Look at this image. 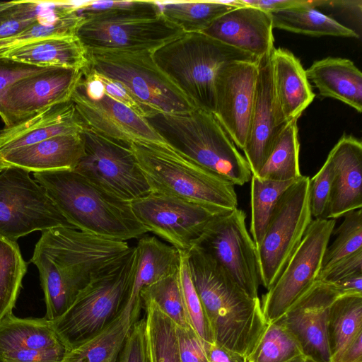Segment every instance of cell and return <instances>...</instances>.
Wrapping results in <instances>:
<instances>
[{"label": "cell", "instance_id": "1", "mask_svg": "<svg viewBox=\"0 0 362 362\" xmlns=\"http://www.w3.org/2000/svg\"><path fill=\"white\" fill-rule=\"evenodd\" d=\"M132 247L126 241L74 227L42 232L30 262L39 272L46 305L44 317L54 321L62 316L95 276L124 258Z\"/></svg>", "mask_w": 362, "mask_h": 362}, {"label": "cell", "instance_id": "2", "mask_svg": "<svg viewBox=\"0 0 362 362\" xmlns=\"http://www.w3.org/2000/svg\"><path fill=\"white\" fill-rule=\"evenodd\" d=\"M185 254L215 342L248 357L268 325L260 299L250 297L204 252L192 247Z\"/></svg>", "mask_w": 362, "mask_h": 362}, {"label": "cell", "instance_id": "3", "mask_svg": "<svg viewBox=\"0 0 362 362\" xmlns=\"http://www.w3.org/2000/svg\"><path fill=\"white\" fill-rule=\"evenodd\" d=\"M66 221L73 227L108 239L126 241L148 233L122 200L74 170L34 173Z\"/></svg>", "mask_w": 362, "mask_h": 362}, {"label": "cell", "instance_id": "4", "mask_svg": "<svg viewBox=\"0 0 362 362\" xmlns=\"http://www.w3.org/2000/svg\"><path fill=\"white\" fill-rule=\"evenodd\" d=\"M144 119L163 140L202 168L243 186L251 180L249 165L211 112L196 108Z\"/></svg>", "mask_w": 362, "mask_h": 362}, {"label": "cell", "instance_id": "5", "mask_svg": "<svg viewBox=\"0 0 362 362\" xmlns=\"http://www.w3.org/2000/svg\"><path fill=\"white\" fill-rule=\"evenodd\" d=\"M151 192L170 195L228 213L238 208L234 185L165 144L130 143Z\"/></svg>", "mask_w": 362, "mask_h": 362}, {"label": "cell", "instance_id": "6", "mask_svg": "<svg viewBox=\"0 0 362 362\" xmlns=\"http://www.w3.org/2000/svg\"><path fill=\"white\" fill-rule=\"evenodd\" d=\"M152 57L196 108L212 114L220 68L232 62L258 60L202 33H183L154 50Z\"/></svg>", "mask_w": 362, "mask_h": 362}, {"label": "cell", "instance_id": "7", "mask_svg": "<svg viewBox=\"0 0 362 362\" xmlns=\"http://www.w3.org/2000/svg\"><path fill=\"white\" fill-rule=\"evenodd\" d=\"M136 263V250L95 276L69 308L52 321L62 342L70 350L110 325L125 308Z\"/></svg>", "mask_w": 362, "mask_h": 362}, {"label": "cell", "instance_id": "8", "mask_svg": "<svg viewBox=\"0 0 362 362\" xmlns=\"http://www.w3.org/2000/svg\"><path fill=\"white\" fill-rule=\"evenodd\" d=\"M89 66L119 82L146 114H181L196 109L158 66L152 52H88Z\"/></svg>", "mask_w": 362, "mask_h": 362}, {"label": "cell", "instance_id": "9", "mask_svg": "<svg viewBox=\"0 0 362 362\" xmlns=\"http://www.w3.org/2000/svg\"><path fill=\"white\" fill-rule=\"evenodd\" d=\"M310 177L302 175L279 199L257 249L261 284L269 290L300 243L313 221Z\"/></svg>", "mask_w": 362, "mask_h": 362}, {"label": "cell", "instance_id": "10", "mask_svg": "<svg viewBox=\"0 0 362 362\" xmlns=\"http://www.w3.org/2000/svg\"><path fill=\"white\" fill-rule=\"evenodd\" d=\"M84 154L74 170L95 185L127 202L151 192L130 144L84 126Z\"/></svg>", "mask_w": 362, "mask_h": 362}, {"label": "cell", "instance_id": "11", "mask_svg": "<svg viewBox=\"0 0 362 362\" xmlns=\"http://www.w3.org/2000/svg\"><path fill=\"white\" fill-rule=\"evenodd\" d=\"M71 226L45 189L20 168L0 172V235L16 241L34 231Z\"/></svg>", "mask_w": 362, "mask_h": 362}, {"label": "cell", "instance_id": "12", "mask_svg": "<svg viewBox=\"0 0 362 362\" xmlns=\"http://www.w3.org/2000/svg\"><path fill=\"white\" fill-rule=\"evenodd\" d=\"M245 219V213L238 208L216 216L192 247L214 259L250 297L259 298L257 249Z\"/></svg>", "mask_w": 362, "mask_h": 362}, {"label": "cell", "instance_id": "13", "mask_svg": "<svg viewBox=\"0 0 362 362\" xmlns=\"http://www.w3.org/2000/svg\"><path fill=\"white\" fill-rule=\"evenodd\" d=\"M71 100L84 126L107 136L129 144L165 143L144 117L104 91L89 66L82 71Z\"/></svg>", "mask_w": 362, "mask_h": 362}, {"label": "cell", "instance_id": "14", "mask_svg": "<svg viewBox=\"0 0 362 362\" xmlns=\"http://www.w3.org/2000/svg\"><path fill=\"white\" fill-rule=\"evenodd\" d=\"M334 219H314L300 243L272 287L263 295L262 310L267 323L281 317L317 280Z\"/></svg>", "mask_w": 362, "mask_h": 362}, {"label": "cell", "instance_id": "15", "mask_svg": "<svg viewBox=\"0 0 362 362\" xmlns=\"http://www.w3.org/2000/svg\"><path fill=\"white\" fill-rule=\"evenodd\" d=\"M141 224L180 252H187L208 223L226 214L173 196L151 192L130 202Z\"/></svg>", "mask_w": 362, "mask_h": 362}, {"label": "cell", "instance_id": "16", "mask_svg": "<svg viewBox=\"0 0 362 362\" xmlns=\"http://www.w3.org/2000/svg\"><path fill=\"white\" fill-rule=\"evenodd\" d=\"M183 33L164 18L115 21H84L76 35L88 52H153Z\"/></svg>", "mask_w": 362, "mask_h": 362}, {"label": "cell", "instance_id": "17", "mask_svg": "<svg viewBox=\"0 0 362 362\" xmlns=\"http://www.w3.org/2000/svg\"><path fill=\"white\" fill-rule=\"evenodd\" d=\"M257 61L227 63L215 78L213 115L241 150L246 144L255 102Z\"/></svg>", "mask_w": 362, "mask_h": 362}, {"label": "cell", "instance_id": "18", "mask_svg": "<svg viewBox=\"0 0 362 362\" xmlns=\"http://www.w3.org/2000/svg\"><path fill=\"white\" fill-rule=\"evenodd\" d=\"M81 75L80 70L52 67L16 82L7 90L2 101L4 127L71 100Z\"/></svg>", "mask_w": 362, "mask_h": 362}, {"label": "cell", "instance_id": "19", "mask_svg": "<svg viewBox=\"0 0 362 362\" xmlns=\"http://www.w3.org/2000/svg\"><path fill=\"white\" fill-rule=\"evenodd\" d=\"M339 296L334 284L316 280L279 318L297 339L304 356L316 362H331L327 318Z\"/></svg>", "mask_w": 362, "mask_h": 362}, {"label": "cell", "instance_id": "20", "mask_svg": "<svg viewBox=\"0 0 362 362\" xmlns=\"http://www.w3.org/2000/svg\"><path fill=\"white\" fill-rule=\"evenodd\" d=\"M272 52L257 61L255 102L247 138L243 150L252 175L258 174L286 126L280 122L275 100Z\"/></svg>", "mask_w": 362, "mask_h": 362}, {"label": "cell", "instance_id": "21", "mask_svg": "<svg viewBox=\"0 0 362 362\" xmlns=\"http://www.w3.org/2000/svg\"><path fill=\"white\" fill-rule=\"evenodd\" d=\"M273 29L269 13L243 5L223 14L202 33L259 59L275 48Z\"/></svg>", "mask_w": 362, "mask_h": 362}, {"label": "cell", "instance_id": "22", "mask_svg": "<svg viewBox=\"0 0 362 362\" xmlns=\"http://www.w3.org/2000/svg\"><path fill=\"white\" fill-rule=\"evenodd\" d=\"M333 182L326 218L336 219L362 206V143L343 134L327 156Z\"/></svg>", "mask_w": 362, "mask_h": 362}, {"label": "cell", "instance_id": "23", "mask_svg": "<svg viewBox=\"0 0 362 362\" xmlns=\"http://www.w3.org/2000/svg\"><path fill=\"white\" fill-rule=\"evenodd\" d=\"M84 154L82 132L55 136L0 154L6 166L29 173L74 170Z\"/></svg>", "mask_w": 362, "mask_h": 362}, {"label": "cell", "instance_id": "24", "mask_svg": "<svg viewBox=\"0 0 362 362\" xmlns=\"http://www.w3.org/2000/svg\"><path fill=\"white\" fill-rule=\"evenodd\" d=\"M84 124L71 100L53 105L40 113L0 131V154L55 136L82 132Z\"/></svg>", "mask_w": 362, "mask_h": 362}, {"label": "cell", "instance_id": "25", "mask_svg": "<svg viewBox=\"0 0 362 362\" xmlns=\"http://www.w3.org/2000/svg\"><path fill=\"white\" fill-rule=\"evenodd\" d=\"M273 86L279 120L297 119L315 97L299 59L289 50L274 48L272 55Z\"/></svg>", "mask_w": 362, "mask_h": 362}, {"label": "cell", "instance_id": "26", "mask_svg": "<svg viewBox=\"0 0 362 362\" xmlns=\"http://www.w3.org/2000/svg\"><path fill=\"white\" fill-rule=\"evenodd\" d=\"M135 247L136 263L132 273L127 305L134 322L139 320L142 307L141 292L158 280L175 274L180 265V252L155 236L139 238Z\"/></svg>", "mask_w": 362, "mask_h": 362}, {"label": "cell", "instance_id": "27", "mask_svg": "<svg viewBox=\"0 0 362 362\" xmlns=\"http://www.w3.org/2000/svg\"><path fill=\"white\" fill-rule=\"evenodd\" d=\"M320 95L338 100L358 113L362 111V73L350 59L328 57L305 70Z\"/></svg>", "mask_w": 362, "mask_h": 362}, {"label": "cell", "instance_id": "28", "mask_svg": "<svg viewBox=\"0 0 362 362\" xmlns=\"http://www.w3.org/2000/svg\"><path fill=\"white\" fill-rule=\"evenodd\" d=\"M6 57L38 67L83 71L89 65L88 52L76 35L38 40L15 49Z\"/></svg>", "mask_w": 362, "mask_h": 362}, {"label": "cell", "instance_id": "29", "mask_svg": "<svg viewBox=\"0 0 362 362\" xmlns=\"http://www.w3.org/2000/svg\"><path fill=\"white\" fill-rule=\"evenodd\" d=\"M63 346L65 345L57 336L52 321L45 317L20 318L11 313L0 320V360L13 351Z\"/></svg>", "mask_w": 362, "mask_h": 362}, {"label": "cell", "instance_id": "30", "mask_svg": "<svg viewBox=\"0 0 362 362\" xmlns=\"http://www.w3.org/2000/svg\"><path fill=\"white\" fill-rule=\"evenodd\" d=\"M134 323L130 310L126 306L110 325L70 349L61 362H117Z\"/></svg>", "mask_w": 362, "mask_h": 362}, {"label": "cell", "instance_id": "31", "mask_svg": "<svg viewBox=\"0 0 362 362\" xmlns=\"http://www.w3.org/2000/svg\"><path fill=\"white\" fill-rule=\"evenodd\" d=\"M362 332V293L340 295L331 305L327 334L331 362H338L348 344Z\"/></svg>", "mask_w": 362, "mask_h": 362}, {"label": "cell", "instance_id": "32", "mask_svg": "<svg viewBox=\"0 0 362 362\" xmlns=\"http://www.w3.org/2000/svg\"><path fill=\"white\" fill-rule=\"evenodd\" d=\"M162 16L183 33H202L216 19L229 11L243 6L231 1H157Z\"/></svg>", "mask_w": 362, "mask_h": 362}, {"label": "cell", "instance_id": "33", "mask_svg": "<svg viewBox=\"0 0 362 362\" xmlns=\"http://www.w3.org/2000/svg\"><path fill=\"white\" fill-rule=\"evenodd\" d=\"M274 28L310 36L358 38L352 29L312 8L269 13Z\"/></svg>", "mask_w": 362, "mask_h": 362}, {"label": "cell", "instance_id": "34", "mask_svg": "<svg viewBox=\"0 0 362 362\" xmlns=\"http://www.w3.org/2000/svg\"><path fill=\"white\" fill-rule=\"evenodd\" d=\"M298 133L297 119L286 124L270 155L255 176L277 181L297 180L302 176L299 166Z\"/></svg>", "mask_w": 362, "mask_h": 362}, {"label": "cell", "instance_id": "35", "mask_svg": "<svg viewBox=\"0 0 362 362\" xmlns=\"http://www.w3.org/2000/svg\"><path fill=\"white\" fill-rule=\"evenodd\" d=\"M27 268L17 242L0 235V320L12 313Z\"/></svg>", "mask_w": 362, "mask_h": 362}, {"label": "cell", "instance_id": "36", "mask_svg": "<svg viewBox=\"0 0 362 362\" xmlns=\"http://www.w3.org/2000/svg\"><path fill=\"white\" fill-rule=\"evenodd\" d=\"M296 181L264 180L252 175L250 233L256 248L264 237L279 199Z\"/></svg>", "mask_w": 362, "mask_h": 362}, {"label": "cell", "instance_id": "37", "mask_svg": "<svg viewBox=\"0 0 362 362\" xmlns=\"http://www.w3.org/2000/svg\"><path fill=\"white\" fill-rule=\"evenodd\" d=\"M77 12L83 21L148 19L161 15L157 1H81Z\"/></svg>", "mask_w": 362, "mask_h": 362}, {"label": "cell", "instance_id": "38", "mask_svg": "<svg viewBox=\"0 0 362 362\" xmlns=\"http://www.w3.org/2000/svg\"><path fill=\"white\" fill-rule=\"evenodd\" d=\"M83 22L77 8L62 16L37 21L22 32L0 40V58L10 52L38 40L76 35L78 26Z\"/></svg>", "mask_w": 362, "mask_h": 362}, {"label": "cell", "instance_id": "39", "mask_svg": "<svg viewBox=\"0 0 362 362\" xmlns=\"http://www.w3.org/2000/svg\"><path fill=\"white\" fill-rule=\"evenodd\" d=\"M152 362H181L176 324L153 303L143 302Z\"/></svg>", "mask_w": 362, "mask_h": 362}, {"label": "cell", "instance_id": "40", "mask_svg": "<svg viewBox=\"0 0 362 362\" xmlns=\"http://www.w3.org/2000/svg\"><path fill=\"white\" fill-rule=\"evenodd\" d=\"M304 355L292 332L280 320L268 323L252 354L249 362H286Z\"/></svg>", "mask_w": 362, "mask_h": 362}, {"label": "cell", "instance_id": "41", "mask_svg": "<svg viewBox=\"0 0 362 362\" xmlns=\"http://www.w3.org/2000/svg\"><path fill=\"white\" fill-rule=\"evenodd\" d=\"M333 233L335 239L325 251L318 276L339 260L362 250V209L346 214Z\"/></svg>", "mask_w": 362, "mask_h": 362}, {"label": "cell", "instance_id": "42", "mask_svg": "<svg viewBox=\"0 0 362 362\" xmlns=\"http://www.w3.org/2000/svg\"><path fill=\"white\" fill-rule=\"evenodd\" d=\"M177 272L146 287L141 292L143 302L153 303L177 326H190L183 304Z\"/></svg>", "mask_w": 362, "mask_h": 362}, {"label": "cell", "instance_id": "43", "mask_svg": "<svg viewBox=\"0 0 362 362\" xmlns=\"http://www.w3.org/2000/svg\"><path fill=\"white\" fill-rule=\"evenodd\" d=\"M177 276L190 326L202 340L215 342L207 315L192 280L187 255L182 252Z\"/></svg>", "mask_w": 362, "mask_h": 362}, {"label": "cell", "instance_id": "44", "mask_svg": "<svg viewBox=\"0 0 362 362\" xmlns=\"http://www.w3.org/2000/svg\"><path fill=\"white\" fill-rule=\"evenodd\" d=\"M333 182V170L327 157L319 171L310 178L309 201L312 216L326 218Z\"/></svg>", "mask_w": 362, "mask_h": 362}, {"label": "cell", "instance_id": "45", "mask_svg": "<svg viewBox=\"0 0 362 362\" xmlns=\"http://www.w3.org/2000/svg\"><path fill=\"white\" fill-rule=\"evenodd\" d=\"M117 362H152L145 317L132 325Z\"/></svg>", "mask_w": 362, "mask_h": 362}, {"label": "cell", "instance_id": "46", "mask_svg": "<svg viewBox=\"0 0 362 362\" xmlns=\"http://www.w3.org/2000/svg\"><path fill=\"white\" fill-rule=\"evenodd\" d=\"M49 68L35 66L18 62L7 57L0 58L1 119L3 118L2 101L9 87L22 78L42 72Z\"/></svg>", "mask_w": 362, "mask_h": 362}, {"label": "cell", "instance_id": "47", "mask_svg": "<svg viewBox=\"0 0 362 362\" xmlns=\"http://www.w3.org/2000/svg\"><path fill=\"white\" fill-rule=\"evenodd\" d=\"M176 331L181 362H209L204 340L191 326H177Z\"/></svg>", "mask_w": 362, "mask_h": 362}, {"label": "cell", "instance_id": "48", "mask_svg": "<svg viewBox=\"0 0 362 362\" xmlns=\"http://www.w3.org/2000/svg\"><path fill=\"white\" fill-rule=\"evenodd\" d=\"M69 351L65 346L45 350H21L5 354L0 362H61Z\"/></svg>", "mask_w": 362, "mask_h": 362}, {"label": "cell", "instance_id": "49", "mask_svg": "<svg viewBox=\"0 0 362 362\" xmlns=\"http://www.w3.org/2000/svg\"><path fill=\"white\" fill-rule=\"evenodd\" d=\"M356 273H362V250L339 260L320 275L317 280L335 284Z\"/></svg>", "mask_w": 362, "mask_h": 362}, {"label": "cell", "instance_id": "50", "mask_svg": "<svg viewBox=\"0 0 362 362\" xmlns=\"http://www.w3.org/2000/svg\"><path fill=\"white\" fill-rule=\"evenodd\" d=\"M245 6H252L268 13L296 8H315L325 4H329V1H306V0H238Z\"/></svg>", "mask_w": 362, "mask_h": 362}, {"label": "cell", "instance_id": "51", "mask_svg": "<svg viewBox=\"0 0 362 362\" xmlns=\"http://www.w3.org/2000/svg\"><path fill=\"white\" fill-rule=\"evenodd\" d=\"M95 72L104 91L109 96L124 104L141 117H145L146 114L144 110L119 82L97 71Z\"/></svg>", "mask_w": 362, "mask_h": 362}, {"label": "cell", "instance_id": "52", "mask_svg": "<svg viewBox=\"0 0 362 362\" xmlns=\"http://www.w3.org/2000/svg\"><path fill=\"white\" fill-rule=\"evenodd\" d=\"M35 23L16 17L10 1L0 2V40L18 34Z\"/></svg>", "mask_w": 362, "mask_h": 362}, {"label": "cell", "instance_id": "53", "mask_svg": "<svg viewBox=\"0 0 362 362\" xmlns=\"http://www.w3.org/2000/svg\"><path fill=\"white\" fill-rule=\"evenodd\" d=\"M204 346L209 362H249L247 357L216 342L204 341Z\"/></svg>", "mask_w": 362, "mask_h": 362}, {"label": "cell", "instance_id": "54", "mask_svg": "<svg viewBox=\"0 0 362 362\" xmlns=\"http://www.w3.org/2000/svg\"><path fill=\"white\" fill-rule=\"evenodd\" d=\"M334 284L340 295L362 293V273L350 275Z\"/></svg>", "mask_w": 362, "mask_h": 362}, {"label": "cell", "instance_id": "55", "mask_svg": "<svg viewBox=\"0 0 362 362\" xmlns=\"http://www.w3.org/2000/svg\"><path fill=\"white\" fill-rule=\"evenodd\" d=\"M338 362H362V332L348 344Z\"/></svg>", "mask_w": 362, "mask_h": 362}, {"label": "cell", "instance_id": "56", "mask_svg": "<svg viewBox=\"0 0 362 362\" xmlns=\"http://www.w3.org/2000/svg\"><path fill=\"white\" fill-rule=\"evenodd\" d=\"M306 356L304 355L297 356L286 362H305Z\"/></svg>", "mask_w": 362, "mask_h": 362}, {"label": "cell", "instance_id": "57", "mask_svg": "<svg viewBox=\"0 0 362 362\" xmlns=\"http://www.w3.org/2000/svg\"><path fill=\"white\" fill-rule=\"evenodd\" d=\"M7 166L0 160V172L2 171Z\"/></svg>", "mask_w": 362, "mask_h": 362}, {"label": "cell", "instance_id": "58", "mask_svg": "<svg viewBox=\"0 0 362 362\" xmlns=\"http://www.w3.org/2000/svg\"><path fill=\"white\" fill-rule=\"evenodd\" d=\"M305 362H316V361H313V360L306 357V361Z\"/></svg>", "mask_w": 362, "mask_h": 362}, {"label": "cell", "instance_id": "59", "mask_svg": "<svg viewBox=\"0 0 362 362\" xmlns=\"http://www.w3.org/2000/svg\"><path fill=\"white\" fill-rule=\"evenodd\" d=\"M0 131H1V129H0Z\"/></svg>", "mask_w": 362, "mask_h": 362}]
</instances>
